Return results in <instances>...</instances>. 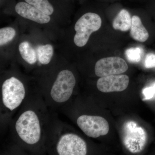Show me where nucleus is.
<instances>
[{
	"mask_svg": "<svg viewBox=\"0 0 155 155\" xmlns=\"http://www.w3.org/2000/svg\"><path fill=\"white\" fill-rule=\"evenodd\" d=\"M6 8L13 9L20 18L33 22L40 27L45 28H54L55 22L51 16L42 13L38 9L23 0L16 2L13 0L5 5Z\"/></svg>",
	"mask_w": 155,
	"mask_h": 155,
	"instance_id": "1",
	"label": "nucleus"
},
{
	"mask_svg": "<svg viewBox=\"0 0 155 155\" xmlns=\"http://www.w3.org/2000/svg\"><path fill=\"white\" fill-rule=\"evenodd\" d=\"M102 19L98 14L89 12L82 15L74 26L73 43L78 48L86 45L92 34L100 29Z\"/></svg>",
	"mask_w": 155,
	"mask_h": 155,
	"instance_id": "2",
	"label": "nucleus"
},
{
	"mask_svg": "<svg viewBox=\"0 0 155 155\" xmlns=\"http://www.w3.org/2000/svg\"><path fill=\"white\" fill-rule=\"evenodd\" d=\"M16 130L19 137L25 143H37L41 137V130L37 115L33 111L24 112L16 123Z\"/></svg>",
	"mask_w": 155,
	"mask_h": 155,
	"instance_id": "3",
	"label": "nucleus"
},
{
	"mask_svg": "<svg viewBox=\"0 0 155 155\" xmlns=\"http://www.w3.org/2000/svg\"><path fill=\"white\" fill-rule=\"evenodd\" d=\"M147 136L146 131L134 121L125 122L123 125L122 141L130 153H137L144 149Z\"/></svg>",
	"mask_w": 155,
	"mask_h": 155,
	"instance_id": "4",
	"label": "nucleus"
},
{
	"mask_svg": "<svg viewBox=\"0 0 155 155\" xmlns=\"http://www.w3.org/2000/svg\"><path fill=\"white\" fill-rule=\"evenodd\" d=\"M75 84V75L71 70L67 69L61 70L51 89L52 98L57 103L67 101L72 96Z\"/></svg>",
	"mask_w": 155,
	"mask_h": 155,
	"instance_id": "5",
	"label": "nucleus"
},
{
	"mask_svg": "<svg viewBox=\"0 0 155 155\" xmlns=\"http://www.w3.org/2000/svg\"><path fill=\"white\" fill-rule=\"evenodd\" d=\"M25 94L23 83L17 78L12 76L4 81L2 86L3 102L10 110L13 111L21 104Z\"/></svg>",
	"mask_w": 155,
	"mask_h": 155,
	"instance_id": "6",
	"label": "nucleus"
},
{
	"mask_svg": "<svg viewBox=\"0 0 155 155\" xmlns=\"http://www.w3.org/2000/svg\"><path fill=\"white\" fill-rule=\"evenodd\" d=\"M77 123L84 133L92 138L107 135L110 129L107 120L100 116L82 115L78 118Z\"/></svg>",
	"mask_w": 155,
	"mask_h": 155,
	"instance_id": "7",
	"label": "nucleus"
},
{
	"mask_svg": "<svg viewBox=\"0 0 155 155\" xmlns=\"http://www.w3.org/2000/svg\"><path fill=\"white\" fill-rule=\"evenodd\" d=\"M42 13L51 16L55 22L65 15H68L69 1L68 0H23Z\"/></svg>",
	"mask_w": 155,
	"mask_h": 155,
	"instance_id": "8",
	"label": "nucleus"
},
{
	"mask_svg": "<svg viewBox=\"0 0 155 155\" xmlns=\"http://www.w3.org/2000/svg\"><path fill=\"white\" fill-rule=\"evenodd\" d=\"M57 150L60 155H85L87 153L86 143L74 134H64L59 139Z\"/></svg>",
	"mask_w": 155,
	"mask_h": 155,
	"instance_id": "9",
	"label": "nucleus"
},
{
	"mask_svg": "<svg viewBox=\"0 0 155 155\" xmlns=\"http://www.w3.org/2000/svg\"><path fill=\"white\" fill-rule=\"evenodd\" d=\"M128 65L125 60L118 57L102 58L97 61L94 72L98 77L119 75L127 71Z\"/></svg>",
	"mask_w": 155,
	"mask_h": 155,
	"instance_id": "10",
	"label": "nucleus"
},
{
	"mask_svg": "<svg viewBox=\"0 0 155 155\" xmlns=\"http://www.w3.org/2000/svg\"><path fill=\"white\" fill-rule=\"evenodd\" d=\"M129 78L127 75H115L100 78L97 80V87L103 93L120 92L127 88Z\"/></svg>",
	"mask_w": 155,
	"mask_h": 155,
	"instance_id": "11",
	"label": "nucleus"
},
{
	"mask_svg": "<svg viewBox=\"0 0 155 155\" xmlns=\"http://www.w3.org/2000/svg\"><path fill=\"white\" fill-rule=\"evenodd\" d=\"M20 37L19 29L16 25H8L0 28L1 52L4 50H16Z\"/></svg>",
	"mask_w": 155,
	"mask_h": 155,
	"instance_id": "12",
	"label": "nucleus"
},
{
	"mask_svg": "<svg viewBox=\"0 0 155 155\" xmlns=\"http://www.w3.org/2000/svg\"><path fill=\"white\" fill-rule=\"evenodd\" d=\"M130 33L134 39L141 42L146 41L149 36L148 32L142 23L141 19L137 16H133L132 17Z\"/></svg>",
	"mask_w": 155,
	"mask_h": 155,
	"instance_id": "13",
	"label": "nucleus"
},
{
	"mask_svg": "<svg viewBox=\"0 0 155 155\" xmlns=\"http://www.w3.org/2000/svg\"><path fill=\"white\" fill-rule=\"evenodd\" d=\"M132 18L130 13L125 9L121 10L114 19L113 26L115 30L126 31L130 29Z\"/></svg>",
	"mask_w": 155,
	"mask_h": 155,
	"instance_id": "14",
	"label": "nucleus"
},
{
	"mask_svg": "<svg viewBox=\"0 0 155 155\" xmlns=\"http://www.w3.org/2000/svg\"><path fill=\"white\" fill-rule=\"evenodd\" d=\"M142 52L140 48H131L125 51V55L127 61L131 63H138L141 60Z\"/></svg>",
	"mask_w": 155,
	"mask_h": 155,
	"instance_id": "15",
	"label": "nucleus"
},
{
	"mask_svg": "<svg viewBox=\"0 0 155 155\" xmlns=\"http://www.w3.org/2000/svg\"><path fill=\"white\" fill-rule=\"evenodd\" d=\"M144 67L147 69L155 68V54L147 55L145 59Z\"/></svg>",
	"mask_w": 155,
	"mask_h": 155,
	"instance_id": "16",
	"label": "nucleus"
},
{
	"mask_svg": "<svg viewBox=\"0 0 155 155\" xmlns=\"http://www.w3.org/2000/svg\"><path fill=\"white\" fill-rule=\"evenodd\" d=\"M143 93L144 95L145 100H149L153 97L155 94L153 86L145 88L143 90Z\"/></svg>",
	"mask_w": 155,
	"mask_h": 155,
	"instance_id": "17",
	"label": "nucleus"
},
{
	"mask_svg": "<svg viewBox=\"0 0 155 155\" xmlns=\"http://www.w3.org/2000/svg\"><path fill=\"white\" fill-rule=\"evenodd\" d=\"M11 1H13V0H1V5L2 4V5H5L6 3Z\"/></svg>",
	"mask_w": 155,
	"mask_h": 155,
	"instance_id": "18",
	"label": "nucleus"
},
{
	"mask_svg": "<svg viewBox=\"0 0 155 155\" xmlns=\"http://www.w3.org/2000/svg\"><path fill=\"white\" fill-rule=\"evenodd\" d=\"M153 88L155 94V83L153 85Z\"/></svg>",
	"mask_w": 155,
	"mask_h": 155,
	"instance_id": "19",
	"label": "nucleus"
},
{
	"mask_svg": "<svg viewBox=\"0 0 155 155\" xmlns=\"http://www.w3.org/2000/svg\"><path fill=\"white\" fill-rule=\"evenodd\" d=\"M68 1H69V0H68Z\"/></svg>",
	"mask_w": 155,
	"mask_h": 155,
	"instance_id": "20",
	"label": "nucleus"
}]
</instances>
